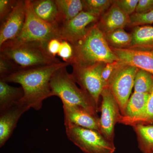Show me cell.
I'll return each instance as SVG.
<instances>
[{"instance_id": "cell-24", "label": "cell", "mask_w": 153, "mask_h": 153, "mask_svg": "<svg viewBox=\"0 0 153 153\" xmlns=\"http://www.w3.org/2000/svg\"><path fill=\"white\" fill-rule=\"evenodd\" d=\"M153 88V75L139 69L135 77L134 92L150 94Z\"/></svg>"}, {"instance_id": "cell-31", "label": "cell", "mask_w": 153, "mask_h": 153, "mask_svg": "<svg viewBox=\"0 0 153 153\" xmlns=\"http://www.w3.org/2000/svg\"><path fill=\"white\" fill-rule=\"evenodd\" d=\"M16 0H0V21L2 22L11 13L17 2Z\"/></svg>"}, {"instance_id": "cell-2", "label": "cell", "mask_w": 153, "mask_h": 153, "mask_svg": "<svg viewBox=\"0 0 153 153\" xmlns=\"http://www.w3.org/2000/svg\"><path fill=\"white\" fill-rule=\"evenodd\" d=\"M72 46L74 54L70 63L71 66H87L119 60L108 44L104 33L97 23L89 28L82 40Z\"/></svg>"}, {"instance_id": "cell-25", "label": "cell", "mask_w": 153, "mask_h": 153, "mask_svg": "<svg viewBox=\"0 0 153 153\" xmlns=\"http://www.w3.org/2000/svg\"><path fill=\"white\" fill-rule=\"evenodd\" d=\"M125 65L120 60L107 63L102 68L101 79L104 88L109 87L111 82L121 68Z\"/></svg>"}, {"instance_id": "cell-14", "label": "cell", "mask_w": 153, "mask_h": 153, "mask_svg": "<svg viewBox=\"0 0 153 153\" xmlns=\"http://www.w3.org/2000/svg\"><path fill=\"white\" fill-rule=\"evenodd\" d=\"M64 125L72 124L99 131L98 116L78 106L63 103Z\"/></svg>"}, {"instance_id": "cell-9", "label": "cell", "mask_w": 153, "mask_h": 153, "mask_svg": "<svg viewBox=\"0 0 153 153\" xmlns=\"http://www.w3.org/2000/svg\"><path fill=\"white\" fill-rule=\"evenodd\" d=\"M100 16L92 12L82 11L73 19L59 26L60 38L74 45L85 37L89 28L97 23Z\"/></svg>"}, {"instance_id": "cell-7", "label": "cell", "mask_w": 153, "mask_h": 153, "mask_svg": "<svg viewBox=\"0 0 153 153\" xmlns=\"http://www.w3.org/2000/svg\"><path fill=\"white\" fill-rule=\"evenodd\" d=\"M105 64L100 62L87 66H72L73 71L71 74L75 82L90 96L97 106L104 88L101 75Z\"/></svg>"}, {"instance_id": "cell-18", "label": "cell", "mask_w": 153, "mask_h": 153, "mask_svg": "<svg viewBox=\"0 0 153 153\" xmlns=\"http://www.w3.org/2000/svg\"><path fill=\"white\" fill-rule=\"evenodd\" d=\"M59 16V26L71 20L84 10L83 1L55 0Z\"/></svg>"}, {"instance_id": "cell-32", "label": "cell", "mask_w": 153, "mask_h": 153, "mask_svg": "<svg viewBox=\"0 0 153 153\" xmlns=\"http://www.w3.org/2000/svg\"><path fill=\"white\" fill-rule=\"evenodd\" d=\"M63 40L60 38H55L51 39L47 45V50L50 55L56 57L60 50L61 42Z\"/></svg>"}, {"instance_id": "cell-5", "label": "cell", "mask_w": 153, "mask_h": 153, "mask_svg": "<svg viewBox=\"0 0 153 153\" xmlns=\"http://www.w3.org/2000/svg\"><path fill=\"white\" fill-rule=\"evenodd\" d=\"M25 2L26 19L23 30L17 38L5 43L17 44L36 41L41 42L47 46L51 39H61L59 27L50 25L39 18L34 13L31 0H26Z\"/></svg>"}, {"instance_id": "cell-34", "label": "cell", "mask_w": 153, "mask_h": 153, "mask_svg": "<svg viewBox=\"0 0 153 153\" xmlns=\"http://www.w3.org/2000/svg\"></svg>"}, {"instance_id": "cell-10", "label": "cell", "mask_w": 153, "mask_h": 153, "mask_svg": "<svg viewBox=\"0 0 153 153\" xmlns=\"http://www.w3.org/2000/svg\"><path fill=\"white\" fill-rule=\"evenodd\" d=\"M138 68L130 65H124L119 71L110 86L117 102L122 115L124 114L126 107L134 86L135 77Z\"/></svg>"}, {"instance_id": "cell-27", "label": "cell", "mask_w": 153, "mask_h": 153, "mask_svg": "<svg viewBox=\"0 0 153 153\" xmlns=\"http://www.w3.org/2000/svg\"><path fill=\"white\" fill-rule=\"evenodd\" d=\"M21 69L13 60L0 53V79H3Z\"/></svg>"}, {"instance_id": "cell-13", "label": "cell", "mask_w": 153, "mask_h": 153, "mask_svg": "<svg viewBox=\"0 0 153 153\" xmlns=\"http://www.w3.org/2000/svg\"><path fill=\"white\" fill-rule=\"evenodd\" d=\"M119 60L153 75V51L111 48Z\"/></svg>"}, {"instance_id": "cell-33", "label": "cell", "mask_w": 153, "mask_h": 153, "mask_svg": "<svg viewBox=\"0 0 153 153\" xmlns=\"http://www.w3.org/2000/svg\"><path fill=\"white\" fill-rule=\"evenodd\" d=\"M153 10V0H139L134 13L145 14Z\"/></svg>"}, {"instance_id": "cell-11", "label": "cell", "mask_w": 153, "mask_h": 153, "mask_svg": "<svg viewBox=\"0 0 153 153\" xmlns=\"http://www.w3.org/2000/svg\"><path fill=\"white\" fill-rule=\"evenodd\" d=\"M25 1L18 0L16 6L2 22L0 27V47L16 39L22 32L26 19Z\"/></svg>"}, {"instance_id": "cell-29", "label": "cell", "mask_w": 153, "mask_h": 153, "mask_svg": "<svg viewBox=\"0 0 153 153\" xmlns=\"http://www.w3.org/2000/svg\"><path fill=\"white\" fill-rule=\"evenodd\" d=\"M139 0H115L113 2L124 13L130 16L135 12Z\"/></svg>"}, {"instance_id": "cell-20", "label": "cell", "mask_w": 153, "mask_h": 153, "mask_svg": "<svg viewBox=\"0 0 153 153\" xmlns=\"http://www.w3.org/2000/svg\"><path fill=\"white\" fill-rule=\"evenodd\" d=\"M149 94L134 92L126 107L124 118L133 119L140 117L144 112Z\"/></svg>"}, {"instance_id": "cell-17", "label": "cell", "mask_w": 153, "mask_h": 153, "mask_svg": "<svg viewBox=\"0 0 153 153\" xmlns=\"http://www.w3.org/2000/svg\"><path fill=\"white\" fill-rule=\"evenodd\" d=\"M131 34V42L128 49L153 51V26H136Z\"/></svg>"}, {"instance_id": "cell-12", "label": "cell", "mask_w": 153, "mask_h": 153, "mask_svg": "<svg viewBox=\"0 0 153 153\" xmlns=\"http://www.w3.org/2000/svg\"><path fill=\"white\" fill-rule=\"evenodd\" d=\"M31 108L21 100L0 112V147H2L10 138L22 115Z\"/></svg>"}, {"instance_id": "cell-22", "label": "cell", "mask_w": 153, "mask_h": 153, "mask_svg": "<svg viewBox=\"0 0 153 153\" xmlns=\"http://www.w3.org/2000/svg\"><path fill=\"white\" fill-rule=\"evenodd\" d=\"M104 34L105 40L111 48L128 49L131 44L132 37L123 28L117 29Z\"/></svg>"}, {"instance_id": "cell-1", "label": "cell", "mask_w": 153, "mask_h": 153, "mask_svg": "<svg viewBox=\"0 0 153 153\" xmlns=\"http://www.w3.org/2000/svg\"><path fill=\"white\" fill-rule=\"evenodd\" d=\"M70 63L65 62L32 68H21L3 79L7 82H15L21 85L24 95L22 100L31 108L39 110L43 101L52 96L50 82L55 71Z\"/></svg>"}, {"instance_id": "cell-28", "label": "cell", "mask_w": 153, "mask_h": 153, "mask_svg": "<svg viewBox=\"0 0 153 153\" xmlns=\"http://www.w3.org/2000/svg\"><path fill=\"white\" fill-rule=\"evenodd\" d=\"M130 24L129 26H141L153 24V10L145 14L134 13L130 16Z\"/></svg>"}, {"instance_id": "cell-21", "label": "cell", "mask_w": 153, "mask_h": 153, "mask_svg": "<svg viewBox=\"0 0 153 153\" xmlns=\"http://www.w3.org/2000/svg\"><path fill=\"white\" fill-rule=\"evenodd\" d=\"M132 127L136 134L138 147L143 153H153V124H137Z\"/></svg>"}, {"instance_id": "cell-8", "label": "cell", "mask_w": 153, "mask_h": 153, "mask_svg": "<svg viewBox=\"0 0 153 153\" xmlns=\"http://www.w3.org/2000/svg\"><path fill=\"white\" fill-rule=\"evenodd\" d=\"M99 118V132L108 140L114 142L115 126L121 116L119 107L109 87L103 88Z\"/></svg>"}, {"instance_id": "cell-16", "label": "cell", "mask_w": 153, "mask_h": 153, "mask_svg": "<svg viewBox=\"0 0 153 153\" xmlns=\"http://www.w3.org/2000/svg\"><path fill=\"white\" fill-rule=\"evenodd\" d=\"M34 13L43 21L59 27V16L55 0H31Z\"/></svg>"}, {"instance_id": "cell-15", "label": "cell", "mask_w": 153, "mask_h": 153, "mask_svg": "<svg viewBox=\"0 0 153 153\" xmlns=\"http://www.w3.org/2000/svg\"><path fill=\"white\" fill-rule=\"evenodd\" d=\"M130 24V16L121 10L113 1L110 8L102 14L97 25L104 34L124 28Z\"/></svg>"}, {"instance_id": "cell-23", "label": "cell", "mask_w": 153, "mask_h": 153, "mask_svg": "<svg viewBox=\"0 0 153 153\" xmlns=\"http://www.w3.org/2000/svg\"><path fill=\"white\" fill-rule=\"evenodd\" d=\"M119 123L125 125L133 126L137 124H153V88L149 94L144 112L140 117L128 119L121 116Z\"/></svg>"}, {"instance_id": "cell-30", "label": "cell", "mask_w": 153, "mask_h": 153, "mask_svg": "<svg viewBox=\"0 0 153 153\" xmlns=\"http://www.w3.org/2000/svg\"><path fill=\"white\" fill-rule=\"evenodd\" d=\"M74 50L72 45L68 41L63 40L57 55L61 57L63 62L71 63L73 58Z\"/></svg>"}, {"instance_id": "cell-4", "label": "cell", "mask_w": 153, "mask_h": 153, "mask_svg": "<svg viewBox=\"0 0 153 153\" xmlns=\"http://www.w3.org/2000/svg\"><path fill=\"white\" fill-rule=\"evenodd\" d=\"M47 46L40 42L12 44L5 43L0 47L3 53L20 68L51 65L61 62L48 53Z\"/></svg>"}, {"instance_id": "cell-3", "label": "cell", "mask_w": 153, "mask_h": 153, "mask_svg": "<svg viewBox=\"0 0 153 153\" xmlns=\"http://www.w3.org/2000/svg\"><path fill=\"white\" fill-rule=\"evenodd\" d=\"M63 67L55 71L50 80L52 96H56L62 103L78 106L97 116L98 106L93 99L81 88L76 85L72 74Z\"/></svg>"}, {"instance_id": "cell-26", "label": "cell", "mask_w": 153, "mask_h": 153, "mask_svg": "<svg viewBox=\"0 0 153 153\" xmlns=\"http://www.w3.org/2000/svg\"><path fill=\"white\" fill-rule=\"evenodd\" d=\"M111 0H84V10L101 16L110 8L113 4Z\"/></svg>"}, {"instance_id": "cell-6", "label": "cell", "mask_w": 153, "mask_h": 153, "mask_svg": "<svg viewBox=\"0 0 153 153\" xmlns=\"http://www.w3.org/2000/svg\"><path fill=\"white\" fill-rule=\"evenodd\" d=\"M69 140L84 153H114V142L110 141L99 131L72 124L65 125Z\"/></svg>"}, {"instance_id": "cell-19", "label": "cell", "mask_w": 153, "mask_h": 153, "mask_svg": "<svg viewBox=\"0 0 153 153\" xmlns=\"http://www.w3.org/2000/svg\"><path fill=\"white\" fill-rule=\"evenodd\" d=\"M24 95L22 87L11 86L0 79V112L19 102Z\"/></svg>"}]
</instances>
